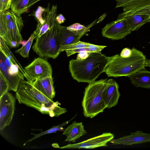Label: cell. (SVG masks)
Listing matches in <instances>:
<instances>
[{
	"label": "cell",
	"mask_w": 150,
	"mask_h": 150,
	"mask_svg": "<svg viewBox=\"0 0 150 150\" xmlns=\"http://www.w3.org/2000/svg\"><path fill=\"white\" fill-rule=\"evenodd\" d=\"M145 66V67H150V59H146Z\"/></svg>",
	"instance_id": "36"
},
{
	"label": "cell",
	"mask_w": 150,
	"mask_h": 150,
	"mask_svg": "<svg viewBox=\"0 0 150 150\" xmlns=\"http://www.w3.org/2000/svg\"><path fill=\"white\" fill-rule=\"evenodd\" d=\"M119 88L118 83L112 79L106 91V108H110L117 105L120 96Z\"/></svg>",
	"instance_id": "18"
},
{
	"label": "cell",
	"mask_w": 150,
	"mask_h": 150,
	"mask_svg": "<svg viewBox=\"0 0 150 150\" xmlns=\"http://www.w3.org/2000/svg\"><path fill=\"white\" fill-rule=\"evenodd\" d=\"M36 37L35 36V32L34 31L31 34L28 40L22 42L23 46L20 48L16 51V53H18L21 56L24 58L29 57V52L32 45V42Z\"/></svg>",
	"instance_id": "26"
},
{
	"label": "cell",
	"mask_w": 150,
	"mask_h": 150,
	"mask_svg": "<svg viewBox=\"0 0 150 150\" xmlns=\"http://www.w3.org/2000/svg\"><path fill=\"white\" fill-rule=\"evenodd\" d=\"M131 31L123 13L120 14L117 20L106 24L102 29V34L112 40H119L130 34Z\"/></svg>",
	"instance_id": "8"
},
{
	"label": "cell",
	"mask_w": 150,
	"mask_h": 150,
	"mask_svg": "<svg viewBox=\"0 0 150 150\" xmlns=\"http://www.w3.org/2000/svg\"><path fill=\"white\" fill-rule=\"evenodd\" d=\"M45 8L43 16L44 23L40 26L36 27L34 31L36 38L40 37L50 29L56 23L57 5H52L51 8H50V3H48L47 7Z\"/></svg>",
	"instance_id": "13"
},
{
	"label": "cell",
	"mask_w": 150,
	"mask_h": 150,
	"mask_svg": "<svg viewBox=\"0 0 150 150\" xmlns=\"http://www.w3.org/2000/svg\"><path fill=\"white\" fill-rule=\"evenodd\" d=\"M11 0H0V12H4L10 8Z\"/></svg>",
	"instance_id": "30"
},
{
	"label": "cell",
	"mask_w": 150,
	"mask_h": 150,
	"mask_svg": "<svg viewBox=\"0 0 150 150\" xmlns=\"http://www.w3.org/2000/svg\"><path fill=\"white\" fill-rule=\"evenodd\" d=\"M23 22L21 16L11 10L0 12V38L9 48L18 47L23 41L21 31Z\"/></svg>",
	"instance_id": "5"
},
{
	"label": "cell",
	"mask_w": 150,
	"mask_h": 150,
	"mask_svg": "<svg viewBox=\"0 0 150 150\" xmlns=\"http://www.w3.org/2000/svg\"><path fill=\"white\" fill-rule=\"evenodd\" d=\"M106 47L105 46L98 45L89 43L87 48L91 52H101L102 50Z\"/></svg>",
	"instance_id": "31"
},
{
	"label": "cell",
	"mask_w": 150,
	"mask_h": 150,
	"mask_svg": "<svg viewBox=\"0 0 150 150\" xmlns=\"http://www.w3.org/2000/svg\"><path fill=\"white\" fill-rule=\"evenodd\" d=\"M59 26L61 47L80 41L81 36L77 35L68 30L66 27L62 26L60 25Z\"/></svg>",
	"instance_id": "20"
},
{
	"label": "cell",
	"mask_w": 150,
	"mask_h": 150,
	"mask_svg": "<svg viewBox=\"0 0 150 150\" xmlns=\"http://www.w3.org/2000/svg\"><path fill=\"white\" fill-rule=\"evenodd\" d=\"M0 51L18 66L21 71L24 75L25 78H26V75L24 69L23 68L21 65L11 51L9 49V47L0 38Z\"/></svg>",
	"instance_id": "22"
},
{
	"label": "cell",
	"mask_w": 150,
	"mask_h": 150,
	"mask_svg": "<svg viewBox=\"0 0 150 150\" xmlns=\"http://www.w3.org/2000/svg\"><path fill=\"white\" fill-rule=\"evenodd\" d=\"M96 21H94L91 24L86 26L76 23L67 27V28L73 33L82 37L95 24Z\"/></svg>",
	"instance_id": "25"
},
{
	"label": "cell",
	"mask_w": 150,
	"mask_h": 150,
	"mask_svg": "<svg viewBox=\"0 0 150 150\" xmlns=\"http://www.w3.org/2000/svg\"><path fill=\"white\" fill-rule=\"evenodd\" d=\"M113 134L110 132H105L102 134L90 138L81 142L69 144L60 147V149H94L107 146V144L114 138Z\"/></svg>",
	"instance_id": "11"
},
{
	"label": "cell",
	"mask_w": 150,
	"mask_h": 150,
	"mask_svg": "<svg viewBox=\"0 0 150 150\" xmlns=\"http://www.w3.org/2000/svg\"><path fill=\"white\" fill-rule=\"evenodd\" d=\"M108 60V57L101 52H91L85 59L70 60L69 72L73 79L78 82L89 83L104 72Z\"/></svg>",
	"instance_id": "2"
},
{
	"label": "cell",
	"mask_w": 150,
	"mask_h": 150,
	"mask_svg": "<svg viewBox=\"0 0 150 150\" xmlns=\"http://www.w3.org/2000/svg\"><path fill=\"white\" fill-rule=\"evenodd\" d=\"M131 55L123 57L119 54L108 57L104 72L108 77L129 76L145 67L146 56L134 47Z\"/></svg>",
	"instance_id": "3"
},
{
	"label": "cell",
	"mask_w": 150,
	"mask_h": 150,
	"mask_svg": "<svg viewBox=\"0 0 150 150\" xmlns=\"http://www.w3.org/2000/svg\"><path fill=\"white\" fill-rule=\"evenodd\" d=\"M110 142L113 144L132 145L150 142V134L143 132L141 131H137L131 133L130 135L121 138L113 139Z\"/></svg>",
	"instance_id": "12"
},
{
	"label": "cell",
	"mask_w": 150,
	"mask_h": 150,
	"mask_svg": "<svg viewBox=\"0 0 150 150\" xmlns=\"http://www.w3.org/2000/svg\"><path fill=\"white\" fill-rule=\"evenodd\" d=\"M131 83L135 87L150 88V71L143 69L128 76Z\"/></svg>",
	"instance_id": "16"
},
{
	"label": "cell",
	"mask_w": 150,
	"mask_h": 150,
	"mask_svg": "<svg viewBox=\"0 0 150 150\" xmlns=\"http://www.w3.org/2000/svg\"><path fill=\"white\" fill-rule=\"evenodd\" d=\"M65 20V17L61 14H60L57 16L55 19L56 22L60 25L64 23Z\"/></svg>",
	"instance_id": "34"
},
{
	"label": "cell",
	"mask_w": 150,
	"mask_h": 150,
	"mask_svg": "<svg viewBox=\"0 0 150 150\" xmlns=\"http://www.w3.org/2000/svg\"><path fill=\"white\" fill-rule=\"evenodd\" d=\"M123 13L126 16L136 14L147 15L149 16L150 19V4L132 12L126 13Z\"/></svg>",
	"instance_id": "29"
},
{
	"label": "cell",
	"mask_w": 150,
	"mask_h": 150,
	"mask_svg": "<svg viewBox=\"0 0 150 150\" xmlns=\"http://www.w3.org/2000/svg\"><path fill=\"white\" fill-rule=\"evenodd\" d=\"M125 15L132 32L138 30L143 25L149 22L150 20L149 16L147 15L136 14Z\"/></svg>",
	"instance_id": "19"
},
{
	"label": "cell",
	"mask_w": 150,
	"mask_h": 150,
	"mask_svg": "<svg viewBox=\"0 0 150 150\" xmlns=\"http://www.w3.org/2000/svg\"><path fill=\"white\" fill-rule=\"evenodd\" d=\"M16 97L8 91L0 97V130L2 131L11 123L13 116Z\"/></svg>",
	"instance_id": "10"
},
{
	"label": "cell",
	"mask_w": 150,
	"mask_h": 150,
	"mask_svg": "<svg viewBox=\"0 0 150 150\" xmlns=\"http://www.w3.org/2000/svg\"><path fill=\"white\" fill-rule=\"evenodd\" d=\"M15 96L19 104L35 108L51 117H58L67 112L66 108L59 106L60 103L49 99L24 79L21 81Z\"/></svg>",
	"instance_id": "1"
},
{
	"label": "cell",
	"mask_w": 150,
	"mask_h": 150,
	"mask_svg": "<svg viewBox=\"0 0 150 150\" xmlns=\"http://www.w3.org/2000/svg\"><path fill=\"white\" fill-rule=\"evenodd\" d=\"M149 22H150V19L149 20Z\"/></svg>",
	"instance_id": "37"
},
{
	"label": "cell",
	"mask_w": 150,
	"mask_h": 150,
	"mask_svg": "<svg viewBox=\"0 0 150 150\" xmlns=\"http://www.w3.org/2000/svg\"><path fill=\"white\" fill-rule=\"evenodd\" d=\"M75 117V116L73 117L69 121H65L60 125L54 126L44 132H42L38 134L31 133V134L34 135V137L27 141L24 144V145H25L27 143L30 142L44 135L54 133L58 131H64V128L63 127L68 124L69 122L74 118Z\"/></svg>",
	"instance_id": "24"
},
{
	"label": "cell",
	"mask_w": 150,
	"mask_h": 150,
	"mask_svg": "<svg viewBox=\"0 0 150 150\" xmlns=\"http://www.w3.org/2000/svg\"><path fill=\"white\" fill-rule=\"evenodd\" d=\"M32 84L46 96L53 100L55 96V92L53 85L52 74L38 78Z\"/></svg>",
	"instance_id": "14"
},
{
	"label": "cell",
	"mask_w": 150,
	"mask_h": 150,
	"mask_svg": "<svg viewBox=\"0 0 150 150\" xmlns=\"http://www.w3.org/2000/svg\"><path fill=\"white\" fill-rule=\"evenodd\" d=\"M30 0H11L10 8L16 14L21 16L26 12L27 5Z\"/></svg>",
	"instance_id": "23"
},
{
	"label": "cell",
	"mask_w": 150,
	"mask_h": 150,
	"mask_svg": "<svg viewBox=\"0 0 150 150\" xmlns=\"http://www.w3.org/2000/svg\"><path fill=\"white\" fill-rule=\"evenodd\" d=\"M116 8H123L125 13L132 12L150 4V0H116Z\"/></svg>",
	"instance_id": "17"
},
{
	"label": "cell",
	"mask_w": 150,
	"mask_h": 150,
	"mask_svg": "<svg viewBox=\"0 0 150 150\" xmlns=\"http://www.w3.org/2000/svg\"><path fill=\"white\" fill-rule=\"evenodd\" d=\"M24 70L27 81L32 84L38 78L52 74L50 64L45 59L41 58H35Z\"/></svg>",
	"instance_id": "9"
},
{
	"label": "cell",
	"mask_w": 150,
	"mask_h": 150,
	"mask_svg": "<svg viewBox=\"0 0 150 150\" xmlns=\"http://www.w3.org/2000/svg\"><path fill=\"white\" fill-rule=\"evenodd\" d=\"M112 79L106 78L95 81L85 88L82 101L85 117L92 118L106 108V91Z\"/></svg>",
	"instance_id": "4"
},
{
	"label": "cell",
	"mask_w": 150,
	"mask_h": 150,
	"mask_svg": "<svg viewBox=\"0 0 150 150\" xmlns=\"http://www.w3.org/2000/svg\"><path fill=\"white\" fill-rule=\"evenodd\" d=\"M9 84L2 74L0 72V97L8 91Z\"/></svg>",
	"instance_id": "28"
},
{
	"label": "cell",
	"mask_w": 150,
	"mask_h": 150,
	"mask_svg": "<svg viewBox=\"0 0 150 150\" xmlns=\"http://www.w3.org/2000/svg\"><path fill=\"white\" fill-rule=\"evenodd\" d=\"M132 53V50L128 48H125L122 50L120 55L123 57H129Z\"/></svg>",
	"instance_id": "32"
},
{
	"label": "cell",
	"mask_w": 150,
	"mask_h": 150,
	"mask_svg": "<svg viewBox=\"0 0 150 150\" xmlns=\"http://www.w3.org/2000/svg\"><path fill=\"white\" fill-rule=\"evenodd\" d=\"M86 133L82 122L74 121L64 130L62 134L67 137L65 141L74 142Z\"/></svg>",
	"instance_id": "15"
},
{
	"label": "cell",
	"mask_w": 150,
	"mask_h": 150,
	"mask_svg": "<svg viewBox=\"0 0 150 150\" xmlns=\"http://www.w3.org/2000/svg\"><path fill=\"white\" fill-rule=\"evenodd\" d=\"M91 52L87 51H83L79 53L76 59L82 60L86 59Z\"/></svg>",
	"instance_id": "33"
},
{
	"label": "cell",
	"mask_w": 150,
	"mask_h": 150,
	"mask_svg": "<svg viewBox=\"0 0 150 150\" xmlns=\"http://www.w3.org/2000/svg\"><path fill=\"white\" fill-rule=\"evenodd\" d=\"M45 8L42 6H39L36 10L33 13L30 15L34 16L35 19L37 22L38 24L36 27H38L42 25L44 23L43 18L44 13L45 11Z\"/></svg>",
	"instance_id": "27"
},
{
	"label": "cell",
	"mask_w": 150,
	"mask_h": 150,
	"mask_svg": "<svg viewBox=\"0 0 150 150\" xmlns=\"http://www.w3.org/2000/svg\"><path fill=\"white\" fill-rule=\"evenodd\" d=\"M0 72L8 83V91L16 92L21 81L24 79L25 77L18 66L1 52Z\"/></svg>",
	"instance_id": "7"
},
{
	"label": "cell",
	"mask_w": 150,
	"mask_h": 150,
	"mask_svg": "<svg viewBox=\"0 0 150 150\" xmlns=\"http://www.w3.org/2000/svg\"><path fill=\"white\" fill-rule=\"evenodd\" d=\"M88 43L80 41L76 43L61 47L60 52H61L65 51L67 57L83 51H86L90 52L87 48Z\"/></svg>",
	"instance_id": "21"
},
{
	"label": "cell",
	"mask_w": 150,
	"mask_h": 150,
	"mask_svg": "<svg viewBox=\"0 0 150 150\" xmlns=\"http://www.w3.org/2000/svg\"><path fill=\"white\" fill-rule=\"evenodd\" d=\"M40 0H30L27 6V8L28 9Z\"/></svg>",
	"instance_id": "35"
},
{
	"label": "cell",
	"mask_w": 150,
	"mask_h": 150,
	"mask_svg": "<svg viewBox=\"0 0 150 150\" xmlns=\"http://www.w3.org/2000/svg\"><path fill=\"white\" fill-rule=\"evenodd\" d=\"M59 25L56 22L50 29L35 38L32 49L40 57L54 59L61 53Z\"/></svg>",
	"instance_id": "6"
}]
</instances>
